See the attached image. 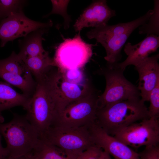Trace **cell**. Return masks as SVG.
Here are the masks:
<instances>
[{"mask_svg": "<svg viewBox=\"0 0 159 159\" xmlns=\"http://www.w3.org/2000/svg\"><path fill=\"white\" fill-rule=\"evenodd\" d=\"M145 103L137 97L107 105L97 109L95 122L113 136L121 129L150 117Z\"/></svg>", "mask_w": 159, "mask_h": 159, "instance_id": "1", "label": "cell"}, {"mask_svg": "<svg viewBox=\"0 0 159 159\" xmlns=\"http://www.w3.org/2000/svg\"><path fill=\"white\" fill-rule=\"evenodd\" d=\"M153 12V10H150L143 16L129 22L93 28L87 32V36L89 39H95L104 47L107 65H115L121 59L122 49L129 37L137 28L147 22Z\"/></svg>", "mask_w": 159, "mask_h": 159, "instance_id": "2", "label": "cell"}, {"mask_svg": "<svg viewBox=\"0 0 159 159\" xmlns=\"http://www.w3.org/2000/svg\"><path fill=\"white\" fill-rule=\"evenodd\" d=\"M0 133L6 142L9 156L14 157L31 153L40 139L37 132L25 115L16 114L9 122H0Z\"/></svg>", "mask_w": 159, "mask_h": 159, "instance_id": "3", "label": "cell"}, {"mask_svg": "<svg viewBox=\"0 0 159 159\" xmlns=\"http://www.w3.org/2000/svg\"><path fill=\"white\" fill-rule=\"evenodd\" d=\"M35 80V92L24 109L26 111V118L41 138L51 126L55 113V104L45 76L42 75Z\"/></svg>", "mask_w": 159, "mask_h": 159, "instance_id": "4", "label": "cell"}, {"mask_svg": "<svg viewBox=\"0 0 159 159\" xmlns=\"http://www.w3.org/2000/svg\"><path fill=\"white\" fill-rule=\"evenodd\" d=\"M89 126L69 128L51 126L40 138L59 148L71 159L95 145Z\"/></svg>", "mask_w": 159, "mask_h": 159, "instance_id": "5", "label": "cell"}, {"mask_svg": "<svg viewBox=\"0 0 159 159\" xmlns=\"http://www.w3.org/2000/svg\"><path fill=\"white\" fill-rule=\"evenodd\" d=\"M124 71L116 64L107 65L99 70L105 78L106 86L104 92L97 99V109L116 102L140 97L138 87L125 78Z\"/></svg>", "mask_w": 159, "mask_h": 159, "instance_id": "6", "label": "cell"}, {"mask_svg": "<svg viewBox=\"0 0 159 159\" xmlns=\"http://www.w3.org/2000/svg\"><path fill=\"white\" fill-rule=\"evenodd\" d=\"M99 96L95 91L69 104L54 117L50 126L72 128L89 126L95 123Z\"/></svg>", "mask_w": 159, "mask_h": 159, "instance_id": "7", "label": "cell"}, {"mask_svg": "<svg viewBox=\"0 0 159 159\" xmlns=\"http://www.w3.org/2000/svg\"><path fill=\"white\" fill-rule=\"evenodd\" d=\"M80 32L72 38L65 39L56 49L53 59L58 69L82 68L91 57L93 47L97 44L86 43Z\"/></svg>", "mask_w": 159, "mask_h": 159, "instance_id": "8", "label": "cell"}, {"mask_svg": "<svg viewBox=\"0 0 159 159\" xmlns=\"http://www.w3.org/2000/svg\"><path fill=\"white\" fill-rule=\"evenodd\" d=\"M49 74L55 101V116L69 104L95 91L89 82L79 84L67 81L55 67L49 70Z\"/></svg>", "mask_w": 159, "mask_h": 159, "instance_id": "9", "label": "cell"}, {"mask_svg": "<svg viewBox=\"0 0 159 159\" xmlns=\"http://www.w3.org/2000/svg\"><path fill=\"white\" fill-rule=\"evenodd\" d=\"M113 136L136 149L142 146L158 145V118L150 117L133 123L119 130Z\"/></svg>", "mask_w": 159, "mask_h": 159, "instance_id": "10", "label": "cell"}, {"mask_svg": "<svg viewBox=\"0 0 159 159\" xmlns=\"http://www.w3.org/2000/svg\"><path fill=\"white\" fill-rule=\"evenodd\" d=\"M0 78L20 89L29 97L35 90L36 80L23 60L14 51L8 57L0 60Z\"/></svg>", "mask_w": 159, "mask_h": 159, "instance_id": "11", "label": "cell"}, {"mask_svg": "<svg viewBox=\"0 0 159 159\" xmlns=\"http://www.w3.org/2000/svg\"><path fill=\"white\" fill-rule=\"evenodd\" d=\"M53 25L51 20L45 23L30 19L23 11L12 13L0 23V46L4 47L9 41L24 37L30 32L42 28H49Z\"/></svg>", "mask_w": 159, "mask_h": 159, "instance_id": "12", "label": "cell"}, {"mask_svg": "<svg viewBox=\"0 0 159 159\" xmlns=\"http://www.w3.org/2000/svg\"><path fill=\"white\" fill-rule=\"evenodd\" d=\"M89 129L94 144L114 159H140L138 153L108 134L96 122L90 125Z\"/></svg>", "mask_w": 159, "mask_h": 159, "instance_id": "13", "label": "cell"}, {"mask_svg": "<svg viewBox=\"0 0 159 159\" xmlns=\"http://www.w3.org/2000/svg\"><path fill=\"white\" fill-rule=\"evenodd\" d=\"M116 15V11L108 6L106 0H94L76 20L74 28L75 31L79 32L84 28L104 26Z\"/></svg>", "mask_w": 159, "mask_h": 159, "instance_id": "14", "label": "cell"}, {"mask_svg": "<svg viewBox=\"0 0 159 159\" xmlns=\"http://www.w3.org/2000/svg\"><path fill=\"white\" fill-rule=\"evenodd\" d=\"M159 54L148 57L135 67L139 75L138 88L140 97L145 102L149 101L151 91L159 83Z\"/></svg>", "mask_w": 159, "mask_h": 159, "instance_id": "15", "label": "cell"}, {"mask_svg": "<svg viewBox=\"0 0 159 159\" xmlns=\"http://www.w3.org/2000/svg\"><path fill=\"white\" fill-rule=\"evenodd\" d=\"M159 47V36L154 34L147 35L138 43L133 45L130 42L126 44L124 52L127 56L126 59L116 65L125 70L130 65L135 66L149 57L151 53L156 52Z\"/></svg>", "mask_w": 159, "mask_h": 159, "instance_id": "16", "label": "cell"}, {"mask_svg": "<svg viewBox=\"0 0 159 159\" xmlns=\"http://www.w3.org/2000/svg\"><path fill=\"white\" fill-rule=\"evenodd\" d=\"M48 28H42L35 30L19 40L20 51L18 54L22 59L43 54L47 51L44 49L42 36Z\"/></svg>", "mask_w": 159, "mask_h": 159, "instance_id": "17", "label": "cell"}, {"mask_svg": "<svg viewBox=\"0 0 159 159\" xmlns=\"http://www.w3.org/2000/svg\"><path fill=\"white\" fill-rule=\"evenodd\" d=\"M30 98L18 92L7 82L0 81V122L4 120L2 111L17 106L24 108Z\"/></svg>", "mask_w": 159, "mask_h": 159, "instance_id": "18", "label": "cell"}, {"mask_svg": "<svg viewBox=\"0 0 159 159\" xmlns=\"http://www.w3.org/2000/svg\"><path fill=\"white\" fill-rule=\"evenodd\" d=\"M27 69L36 80L51 67L55 66L53 58L48 52L42 55L22 59Z\"/></svg>", "mask_w": 159, "mask_h": 159, "instance_id": "19", "label": "cell"}, {"mask_svg": "<svg viewBox=\"0 0 159 159\" xmlns=\"http://www.w3.org/2000/svg\"><path fill=\"white\" fill-rule=\"evenodd\" d=\"M31 153L40 159H69L59 148L40 138Z\"/></svg>", "mask_w": 159, "mask_h": 159, "instance_id": "20", "label": "cell"}, {"mask_svg": "<svg viewBox=\"0 0 159 159\" xmlns=\"http://www.w3.org/2000/svg\"><path fill=\"white\" fill-rule=\"evenodd\" d=\"M153 12L146 23L139 27L140 34L159 35V1L154 0Z\"/></svg>", "mask_w": 159, "mask_h": 159, "instance_id": "21", "label": "cell"}, {"mask_svg": "<svg viewBox=\"0 0 159 159\" xmlns=\"http://www.w3.org/2000/svg\"><path fill=\"white\" fill-rule=\"evenodd\" d=\"M24 0H0V19H3L12 13L22 11L26 4Z\"/></svg>", "mask_w": 159, "mask_h": 159, "instance_id": "22", "label": "cell"}, {"mask_svg": "<svg viewBox=\"0 0 159 159\" xmlns=\"http://www.w3.org/2000/svg\"><path fill=\"white\" fill-rule=\"evenodd\" d=\"M51 1L52 6V9L47 16L53 14L60 15L64 19V28L68 29L71 21V17L67 12V8L70 1L52 0Z\"/></svg>", "mask_w": 159, "mask_h": 159, "instance_id": "23", "label": "cell"}, {"mask_svg": "<svg viewBox=\"0 0 159 159\" xmlns=\"http://www.w3.org/2000/svg\"><path fill=\"white\" fill-rule=\"evenodd\" d=\"M82 68L62 70L57 69L65 80L70 82L80 84L89 82L86 78Z\"/></svg>", "mask_w": 159, "mask_h": 159, "instance_id": "24", "label": "cell"}, {"mask_svg": "<svg viewBox=\"0 0 159 159\" xmlns=\"http://www.w3.org/2000/svg\"><path fill=\"white\" fill-rule=\"evenodd\" d=\"M148 101L150 102L148 108L150 117L159 118V83L150 92Z\"/></svg>", "mask_w": 159, "mask_h": 159, "instance_id": "25", "label": "cell"}, {"mask_svg": "<svg viewBox=\"0 0 159 159\" xmlns=\"http://www.w3.org/2000/svg\"><path fill=\"white\" fill-rule=\"evenodd\" d=\"M105 152L95 145L71 159H105Z\"/></svg>", "mask_w": 159, "mask_h": 159, "instance_id": "26", "label": "cell"}, {"mask_svg": "<svg viewBox=\"0 0 159 159\" xmlns=\"http://www.w3.org/2000/svg\"><path fill=\"white\" fill-rule=\"evenodd\" d=\"M138 153L140 159H159V145L145 146Z\"/></svg>", "mask_w": 159, "mask_h": 159, "instance_id": "27", "label": "cell"}, {"mask_svg": "<svg viewBox=\"0 0 159 159\" xmlns=\"http://www.w3.org/2000/svg\"><path fill=\"white\" fill-rule=\"evenodd\" d=\"M1 135L0 133V159H4L9 155L6 148H4L1 143Z\"/></svg>", "mask_w": 159, "mask_h": 159, "instance_id": "28", "label": "cell"}, {"mask_svg": "<svg viewBox=\"0 0 159 159\" xmlns=\"http://www.w3.org/2000/svg\"><path fill=\"white\" fill-rule=\"evenodd\" d=\"M26 159H40L31 153L25 156Z\"/></svg>", "mask_w": 159, "mask_h": 159, "instance_id": "29", "label": "cell"}, {"mask_svg": "<svg viewBox=\"0 0 159 159\" xmlns=\"http://www.w3.org/2000/svg\"><path fill=\"white\" fill-rule=\"evenodd\" d=\"M4 159H26V158L25 156L19 157H14L10 156H8Z\"/></svg>", "mask_w": 159, "mask_h": 159, "instance_id": "30", "label": "cell"}, {"mask_svg": "<svg viewBox=\"0 0 159 159\" xmlns=\"http://www.w3.org/2000/svg\"><path fill=\"white\" fill-rule=\"evenodd\" d=\"M105 152V159H112V158L110 155L109 154H108L106 152Z\"/></svg>", "mask_w": 159, "mask_h": 159, "instance_id": "31", "label": "cell"}]
</instances>
